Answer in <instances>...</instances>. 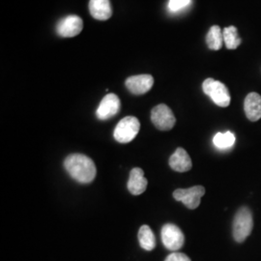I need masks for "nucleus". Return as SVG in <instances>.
<instances>
[{
  "mask_svg": "<svg viewBox=\"0 0 261 261\" xmlns=\"http://www.w3.org/2000/svg\"><path fill=\"white\" fill-rule=\"evenodd\" d=\"M64 168L75 181L88 184L96 177L97 169L93 161L84 154H71L64 161Z\"/></svg>",
  "mask_w": 261,
  "mask_h": 261,
  "instance_id": "nucleus-1",
  "label": "nucleus"
},
{
  "mask_svg": "<svg viewBox=\"0 0 261 261\" xmlns=\"http://www.w3.org/2000/svg\"><path fill=\"white\" fill-rule=\"evenodd\" d=\"M151 120L155 127L161 130H171L176 123L173 112L167 105L164 103L159 105L152 110Z\"/></svg>",
  "mask_w": 261,
  "mask_h": 261,
  "instance_id": "nucleus-5",
  "label": "nucleus"
},
{
  "mask_svg": "<svg viewBox=\"0 0 261 261\" xmlns=\"http://www.w3.org/2000/svg\"><path fill=\"white\" fill-rule=\"evenodd\" d=\"M89 11L94 19L107 20L112 17V9L110 0H90Z\"/></svg>",
  "mask_w": 261,
  "mask_h": 261,
  "instance_id": "nucleus-14",
  "label": "nucleus"
},
{
  "mask_svg": "<svg viewBox=\"0 0 261 261\" xmlns=\"http://www.w3.org/2000/svg\"><path fill=\"white\" fill-rule=\"evenodd\" d=\"M84 28V21L75 15L68 16L61 19L56 25V32L59 36L64 38L75 37Z\"/></svg>",
  "mask_w": 261,
  "mask_h": 261,
  "instance_id": "nucleus-8",
  "label": "nucleus"
},
{
  "mask_svg": "<svg viewBox=\"0 0 261 261\" xmlns=\"http://www.w3.org/2000/svg\"><path fill=\"white\" fill-rule=\"evenodd\" d=\"M235 140V136L231 132L217 133L213 138V143L218 149H228L233 146Z\"/></svg>",
  "mask_w": 261,
  "mask_h": 261,
  "instance_id": "nucleus-17",
  "label": "nucleus"
},
{
  "mask_svg": "<svg viewBox=\"0 0 261 261\" xmlns=\"http://www.w3.org/2000/svg\"><path fill=\"white\" fill-rule=\"evenodd\" d=\"M205 195V189L202 186H195L190 189H178L173 192V197L181 201L189 209H196L200 205V199Z\"/></svg>",
  "mask_w": 261,
  "mask_h": 261,
  "instance_id": "nucleus-6",
  "label": "nucleus"
},
{
  "mask_svg": "<svg viewBox=\"0 0 261 261\" xmlns=\"http://www.w3.org/2000/svg\"><path fill=\"white\" fill-rule=\"evenodd\" d=\"M203 92L211 98L217 106L226 108L230 105L231 97L227 87L223 83L214 79H207L202 84Z\"/></svg>",
  "mask_w": 261,
  "mask_h": 261,
  "instance_id": "nucleus-3",
  "label": "nucleus"
},
{
  "mask_svg": "<svg viewBox=\"0 0 261 261\" xmlns=\"http://www.w3.org/2000/svg\"><path fill=\"white\" fill-rule=\"evenodd\" d=\"M120 107L121 103L119 98L115 94H108L99 105L96 115L100 120H108L119 112Z\"/></svg>",
  "mask_w": 261,
  "mask_h": 261,
  "instance_id": "nucleus-9",
  "label": "nucleus"
},
{
  "mask_svg": "<svg viewBox=\"0 0 261 261\" xmlns=\"http://www.w3.org/2000/svg\"><path fill=\"white\" fill-rule=\"evenodd\" d=\"M140 129L139 119L135 116H127L117 124L114 129L113 137L120 143H128L138 136Z\"/></svg>",
  "mask_w": 261,
  "mask_h": 261,
  "instance_id": "nucleus-4",
  "label": "nucleus"
},
{
  "mask_svg": "<svg viewBox=\"0 0 261 261\" xmlns=\"http://www.w3.org/2000/svg\"><path fill=\"white\" fill-rule=\"evenodd\" d=\"M162 241L168 250L175 252L183 247L185 237L177 225L167 224L162 228Z\"/></svg>",
  "mask_w": 261,
  "mask_h": 261,
  "instance_id": "nucleus-7",
  "label": "nucleus"
},
{
  "mask_svg": "<svg viewBox=\"0 0 261 261\" xmlns=\"http://www.w3.org/2000/svg\"><path fill=\"white\" fill-rule=\"evenodd\" d=\"M191 3V0H169L168 8L172 12H176L182 8H185Z\"/></svg>",
  "mask_w": 261,
  "mask_h": 261,
  "instance_id": "nucleus-19",
  "label": "nucleus"
},
{
  "mask_svg": "<svg viewBox=\"0 0 261 261\" xmlns=\"http://www.w3.org/2000/svg\"><path fill=\"white\" fill-rule=\"evenodd\" d=\"M165 261H192L190 257L182 252H173L169 254Z\"/></svg>",
  "mask_w": 261,
  "mask_h": 261,
  "instance_id": "nucleus-20",
  "label": "nucleus"
},
{
  "mask_svg": "<svg viewBox=\"0 0 261 261\" xmlns=\"http://www.w3.org/2000/svg\"><path fill=\"white\" fill-rule=\"evenodd\" d=\"M140 247L145 251H152L156 247V237L148 225L144 224L139 231Z\"/></svg>",
  "mask_w": 261,
  "mask_h": 261,
  "instance_id": "nucleus-15",
  "label": "nucleus"
},
{
  "mask_svg": "<svg viewBox=\"0 0 261 261\" xmlns=\"http://www.w3.org/2000/svg\"><path fill=\"white\" fill-rule=\"evenodd\" d=\"M147 180L144 177V172L140 168H133L130 170V177L128 181V190L132 195L140 196L146 191Z\"/></svg>",
  "mask_w": 261,
  "mask_h": 261,
  "instance_id": "nucleus-11",
  "label": "nucleus"
},
{
  "mask_svg": "<svg viewBox=\"0 0 261 261\" xmlns=\"http://www.w3.org/2000/svg\"><path fill=\"white\" fill-rule=\"evenodd\" d=\"M169 166L177 172H186L192 168L193 164L186 150L177 148L169 159Z\"/></svg>",
  "mask_w": 261,
  "mask_h": 261,
  "instance_id": "nucleus-13",
  "label": "nucleus"
},
{
  "mask_svg": "<svg viewBox=\"0 0 261 261\" xmlns=\"http://www.w3.org/2000/svg\"><path fill=\"white\" fill-rule=\"evenodd\" d=\"M244 110L249 120L258 121L261 118L260 95L255 92L248 94L244 102Z\"/></svg>",
  "mask_w": 261,
  "mask_h": 261,
  "instance_id": "nucleus-12",
  "label": "nucleus"
},
{
  "mask_svg": "<svg viewBox=\"0 0 261 261\" xmlns=\"http://www.w3.org/2000/svg\"><path fill=\"white\" fill-rule=\"evenodd\" d=\"M206 43L210 49L219 50L224 44V34L220 27L214 25L210 28L206 36Z\"/></svg>",
  "mask_w": 261,
  "mask_h": 261,
  "instance_id": "nucleus-16",
  "label": "nucleus"
},
{
  "mask_svg": "<svg viewBox=\"0 0 261 261\" xmlns=\"http://www.w3.org/2000/svg\"><path fill=\"white\" fill-rule=\"evenodd\" d=\"M224 42L228 49H235L240 46L242 40L238 34V29L235 27L225 28L223 30Z\"/></svg>",
  "mask_w": 261,
  "mask_h": 261,
  "instance_id": "nucleus-18",
  "label": "nucleus"
},
{
  "mask_svg": "<svg viewBox=\"0 0 261 261\" xmlns=\"http://www.w3.org/2000/svg\"><path fill=\"white\" fill-rule=\"evenodd\" d=\"M126 87L130 93L142 95L147 93L154 84V79L150 75H133L126 80Z\"/></svg>",
  "mask_w": 261,
  "mask_h": 261,
  "instance_id": "nucleus-10",
  "label": "nucleus"
},
{
  "mask_svg": "<svg viewBox=\"0 0 261 261\" xmlns=\"http://www.w3.org/2000/svg\"><path fill=\"white\" fill-rule=\"evenodd\" d=\"M252 227L253 220L251 210L248 207H241L234 217V240L236 242H244L252 232Z\"/></svg>",
  "mask_w": 261,
  "mask_h": 261,
  "instance_id": "nucleus-2",
  "label": "nucleus"
}]
</instances>
